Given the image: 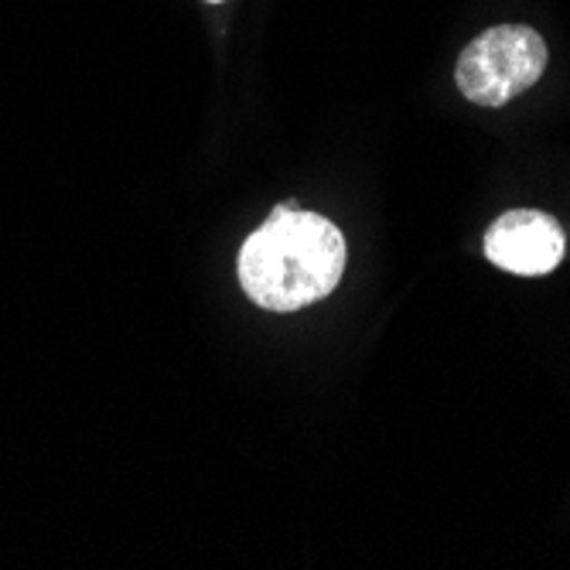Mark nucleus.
I'll return each mask as SVG.
<instances>
[{
	"instance_id": "nucleus-1",
	"label": "nucleus",
	"mask_w": 570,
	"mask_h": 570,
	"mask_svg": "<svg viewBox=\"0 0 570 570\" xmlns=\"http://www.w3.org/2000/svg\"><path fill=\"white\" fill-rule=\"evenodd\" d=\"M345 274V239L335 223L281 205L239 249V284L267 311H297L328 297Z\"/></svg>"
},
{
	"instance_id": "nucleus-2",
	"label": "nucleus",
	"mask_w": 570,
	"mask_h": 570,
	"mask_svg": "<svg viewBox=\"0 0 570 570\" xmlns=\"http://www.w3.org/2000/svg\"><path fill=\"white\" fill-rule=\"evenodd\" d=\"M550 51L540 31L527 24H495L458 56L454 82L475 107H505L547 72Z\"/></svg>"
},
{
	"instance_id": "nucleus-3",
	"label": "nucleus",
	"mask_w": 570,
	"mask_h": 570,
	"mask_svg": "<svg viewBox=\"0 0 570 570\" xmlns=\"http://www.w3.org/2000/svg\"><path fill=\"white\" fill-rule=\"evenodd\" d=\"M567 236L560 223L537 209H512L485 233V256L509 274L543 277L563 261Z\"/></svg>"
},
{
	"instance_id": "nucleus-4",
	"label": "nucleus",
	"mask_w": 570,
	"mask_h": 570,
	"mask_svg": "<svg viewBox=\"0 0 570 570\" xmlns=\"http://www.w3.org/2000/svg\"><path fill=\"white\" fill-rule=\"evenodd\" d=\"M213 4H219V0H213Z\"/></svg>"
}]
</instances>
